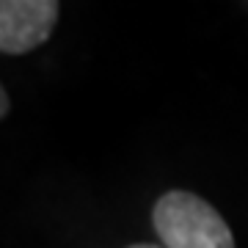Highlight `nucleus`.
I'll use <instances>...</instances> for the list:
<instances>
[{"instance_id": "1", "label": "nucleus", "mask_w": 248, "mask_h": 248, "mask_svg": "<svg viewBox=\"0 0 248 248\" xmlns=\"http://www.w3.org/2000/svg\"><path fill=\"white\" fill-rule=\"evenodd\" d=\"M152 226L163 248H234L229 223L190 190H169L152 207Z\"/></svg>"}, {"instance_id": "2", "label": "nucleus", "mask_w": 248, "mask_h": 248, "mask_svg": "<svg viewBox=\"0 0 248 248\" xmlns=\"http://www.w3.org/2000/svg\"><path fill=\"white\" fill-rule=\"evenodd\" d=\"M58 0H0V53H33L58 25Z\"/></svg>"}, {"instance_id": "3", "label": "nucleus", "mask_w": 248, "mask_h": 248, "mask_svg": "<svg viewBox=\"0 0 248 248\" xmlns=\"http://www.w3.org/2000/svg\"><path fill=\"white\" fill-rule=\"evenodd\" d=\"M9 113V94L6 91H0V116Z\"/></svg>"}, {"instance_id": "4", "label": "nucleus", "mask_w": 248, "mask_h": 248, "mask_svg": "<svg viewBox=\"0 0 248 248\" xmlns=\"http://www.w3.org/2000/svg\"><path fill=\"white\" fill-rule=\"evenodd\" d=\"M127 248H163V246H152V243H135V246H127Z\"/></svg>"}]
</instances>
